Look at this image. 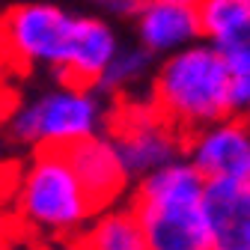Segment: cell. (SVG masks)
Returning <instances> with one entry per match:
<instances>
[{"mask_svg":"<svg viewBox=\"0 0 250 250\" xmlns=\"http://www.w3.org/2000/svg\"><path fill=\"white\" fill-rule=\"evenodd\" d=\"M149 102L188 137L235 113L232 69L211 42L200 39L161 57L152 75Z\"/></svg>","mask_w":250,"mask_h":250,"instance_id":"obj_1","label":"cell"},{"mask_svg":"<svg viewBox=\"0 0 250 250\" xmlns=\"http://www.w3.org/2000/svg\"><path fill=\"white\" fill-rule=\"evenodd\" d=\"M206 185L203 173L188 158L134 182L131 208L149 250H211Z\"/></svg>","mask_w":250,"mask_h":250,"instance_id":"obj_2","label":"cell"},{"mask_svg":"<svg viewBox=\"0 0 250 250\" xmlns=\"http://www.w3.org/2000/svg\"><path fill=\"white\" fill-rule=\"evenodd\" d=\"M15 203L27 227L69 241H78L86 224L99 214V206L69 161V152L57 149H42L30 158L15 185Z\"/></svg>","mask_w":250,"mask_h":250,"instance_id":"obj_3","label":"cell"},{"mask_svg":"<svg viewBox=\"0 0 250 250\" xmlns=\"http://www.w3.org/2000/svg\"><path fill=\"white\" fill-rule=\"evenodd\" d=\"M107 107L99 86L60 81L57 86L24 102L12 116V137L42 149L69 152L75 143L107 131Z\"/></svg>","mask_w":250,"mask_h":250,"instance_id":"obj_4","label":"cell"},{"mask_svg":"<svg viewBox=\"0 0 250 250\" xmlns=\"http://www.w3.org/2000/svg\"><path fill=\"white\" fill-rule=\"evenodd\" d=\"M107 134L119 146L134 182L185 158V134L149 99H122L107 122Z\"/></svg>","mask_w":250,"mask_h":250,"instance_id":"obj_5","label":"cell"},{"mask_svg":"<svg viewBox=\"0 0 250 250\" xmlns=\"http://www.w3.org/2000/svg\"><path fill=\"white\" fill-rule=\"evenodd\" d=\"M78 15L54 3H21L0 21V39L27 66L54 69L57 78L69 62Z\"/></svg>","mask_w":250,"mask_h":250,"instance_id":"obj_6","label":"cell"},{"mask_svg":"<svg viewBox=\"0 0 250 250\" xmlns=\"http://www.w3.org/2000/svg\"><path fill=\"white\" fill-rule=\"evenodd\" d=\"M185 158L206 182L250 185V116L229 113L185 137Z\"/></svg>","mask_w":250,"mask_h":250,"instance_id":"obj_7","label":"cell"},{"mask_svg":"<svg viewBox=\"0 0 250 250\" xmlns=\"http://www.w3.org/2000/svg\"><path fill=\"white\" fill-rule=\"evenodd\" d=\"M69 161H72L81 185L86 188V194L92 197V203L99 206V211L119 203L125 188L134 182L131 170L125 167L119 146L113 143V137L107 131L75 143L69 149Z\"/></svg>","mask_w":250,"mask_h":250,"instance_id":"obj_8","label":"cell"},{"mask_svg":"<svg viewBox=\"0 0 250 250\" xmlns=\"http://www.w3.org/2000/svg\"><path fill=\"white\" fill-rule=\"evenodd\" d=\"M134 27H137V42L155 57L176 54L203 39V24L194 3L146 0L134 18Z\"/></svg>","mask_w":250,"mask_h":250,"instance_id":"obj_9","label":"cell"},{"mask_svg":"<svg viewBox=\"0 0 250 250\" xmlns=\"http://www.w3.org/2000/svg\"><path fill=\"white\" fill-rule=\"evenodd\" d=\"M203 39L229 62L232 75H250V0H197Z\"/></svg>","mask_w":250,"mask_h":250,"instance_id":"obj_10","label":"cell"},{"mask_svg":"<svg viewBox=\"0 0 250 250\" xmlns=\"http://www.w3.org/2000/svg\"><path fill=\"white\" fill-rule=\"evenodd\" d=\"M119 36L116 30L96 15H78L75 39L69 51V62L62 69L60 81L66 83H81V86H99L107 66L119 54Z\"/></svg>","mask_w":250,"mask_h":250,"instance_id":"obj_11","label":"cell"},{"mask_svg":"<svg viewBox=\"0 0 250 250\" xmlns=\"http://www.w3.org/2000/svg\"><path fill=\"white\" fill-rule=\"evenodd\" d=\"M206 217L211 250H250V185L208 182Z\"/></svg>","mask_w":250,"mask_h":250,"instance_id":"obj_12","label":"cell"},{"mask_svg":"<svg viewBox=\"0 0 250 250\" xmlns=\"http://www.w3.org/2000/svg\"><path fill=\"white\" fill-rule=\"evenodd\" d=\"M78 244L83 250H149L131 203L128 206L113 203L102 208L78 235Z\"/></svg>","mask_w":250,"mask_h":250,"instance_id":"obj_13","label":"cell"},{"mask_svg":"<svg viewBox=\"0 0 250 250\" xmlns=\"http://www.w3.org/2000/svg\"><path fill=\"white\" fill-rule=\"evenodd\" d=\"M152 57L140 42L137 45H122L119 54L113 57V62L107 66L99 89L102 96H119V99H128V92L149 78V69H152Z\"/></svg>","mask_w":250,"mask_h":250,"instance_id":"obj_14","label":"cell"},{"mask_svg":"<svg viewBox=\"0 0 250 250\" xmlns=\"http://www.w3.org/2000/svg\"><path fill=\"white\" fill-rule=\"evenodd\" d=\"M232 104L235 113H250V75H232Z\"/></svg>","mask_w":250,"mask_h":250,"instance_id":"obj_15","label":"cell"},{"mask_svg":"<svg viewBox=\"0 0 250 250\" xmlns=\"http://www.w3.org/2000/svg\"><path fill=\"white\" fill-rule=\"evenodd\" d=\"M102 9H107L110 15H122V18H137L140 6L146 0H96Z\"/></svg>","mask_w":250,"mask_h":250,"instance_id":"obj_16","label":"cell"},{"mask_svg":"<svg viewBox=\"0 0 250 250\" xmlns=\"http://www.w3.org/2000/svg\"><path fill=\"white\" fill-rule=\"evenodd\" d=\"M62 250H83V247H81L78 241H72V244H66V247H62Z\"/></svg>","mask_w":250,"mask_h":250,"instance_id":"obj_17","label":"cell"},{"mask_svg":"<svg viewBox=\"0 0 250 250\" xmlns=\"http://www.w3.org/2000/svg\"><path fill=\"white\" fill-rule=\"evenodd\" d=\"M173 3H194L197 6V0H173Z\"/></svg>","mask_w":250,"mask_h":250,"instance_id":"obj_18","label":"cell"},{"mask_svg":"<svg viewBox=\"0 0 250 250\" xmlns=\"http://www.w3.org/2000/svg\"><path fill=\"white\" fill-rule=\"evenodd\" d=\"M3 146H6V143H3V137H0V155H3Z\"/></svg>","mask_w":250,"mask_h":250,"instance_id":"obj_19","label":"cell"},{"mask_svg":"<svg viewBox=\"0 0 250 250\" xmlns=\"http://www.w3.org/2000/svg\"><path fill=\"white\" fill-rule=\"evenodd\" d=\"M247 116H250V113H247Z\"/></svg>","mask_w":250,"mask_h":250,"instance_id":"obj_20","label":"cell"}]
</instances>
